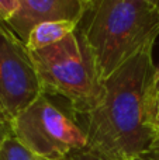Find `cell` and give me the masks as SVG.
Masks as SVG:
<instances>
[{"mask_svg": "<svg viewBox=\"0 0 159 160\" xmlns=\"http://www.w3.org/2000/svg\"><path fill=\"white\" fill-rule=\"evenodd\" d=\"M80 30L100 82L141 51L154 47L159 35V7L137 0H97Z\"/></svg>", "mask_w": 159, "mask_h": 160, "instance_id": "2", "label": "cell"}, {"mask_svg": "<svg viewBox=\"0 0 159 160\" xmlns=\"http://www.w3.org/2000/svg\"><path fill=\"white\" fill-rule=\"evenodd\" d=\"M149 124L155 132V138L159 136V98L149 100Z\"/></svg>", "mask_w": 159, "mask_h": 160, "instance_id": "10", "label": "cell"}, {"mask_svg": "<svg viewBox=\"0 0 159 160\" xmlns=\"http://www.w3.org/2000/svg\"><path fill=\"white\" fill-rule=\"evenodd\" d=\"M152 48L141 51L101 82L97 102L86 115V149L106 160L142 156L155 139L149 124Z\"/></svg>", "mask_w": 159, "mask_h": 160, "instance_id": "1", "label": "cell"}, {"mask_svg": "<svg viewBox=\"0 0 159 160\" xmlns=\"http://www.w3.org/2000/svg\"><path fill=\"white\" fill-rule=\"evenodd\" d=\"M42 94L30 49L0 21V122L10 124Z\"/></svg>", "mask_w": 159, "mask_h": 160, "instance_id": "5", "label": "cell"}, {"mask_svg": "<svg viewBox=\"0 0 159 160\" xmlns=\"http://www.w3.org/2000/svg\"><path fill=\"white\" fill-rule=\"evenodd\" d=\"M159 98V66L155 68L151 84H149V100Z\"/></svg>", "mask_w": 159, "mask_h": 160, "instance_id": "12", "label": "cell"}, {"mask_svg": "<svg viewBox=\"0 0 159 160\" xmlns=\"http://www.w3.org/2000/svg\"><path fill=\"white\" fill-rule=\"evenodd\" d=\"M79 27L78 22L58 20V21H44L37 24L30 31L25 45L30 51H38L61 42L69 34L76 31Z\"/></svg>", "mask_w": 159, "mask_h": 160, "instance_id": "7", "label": "cell"}, {"mask_svg": "<svg viewBox=\"0 0 159 160\" xmlns=\"http://www.w3.org/2000/svg\"><path fill=\"white\" fill-rule=\"evenodd\" d=\"M11 135V127L7 122H0V150L4 143V141Z\"/></svg>", "mask_w": 159, "mask_h": 160, "instance_id": "13", "label": "cell"}, {"mask_svg": "<svg viewBox=\"0 0 159 160\" xmlns=\"http://www.w3.org/2000/svg\"><path fill=\"white\" fill-rule=\"evenodd\" d=\"M145 156H148V158H151L154 160H159V152H148V153H145Z\"/></svg>", "mask_w": 159, "mask_h": 160, "instance_id": "16", "label": "cell"}, {"mask_svg": "<svg viewBox=\"0 0 159 160\" xmlns=\"http://www.w3.org/2000/svg\"><path fill=\"white\" fill-rule=\"evenodd\" d=\"M18 8V0H0V21L8 22Z\"/></svg>", "mask_w": 159, "mask_h": 160, "instance_id": "9", "label": "cell"}, {"mask_svg": "<svg viewBox=\"0 0 159 160\" xmlns=\"http://www.w3.org/2000/svg\"><path fill=\"white\" fill-rule=\"evenodd\" d=\"M132 160H154V159H151V158H148V156L142 155V156H138V158H135V159H132Z\"/></svg>", "mask_w": 159, "mask_h": 160, "instance_id": "18", "label": "cell"}, {"mask_svg": "<svg viewBox=\"0 0 159 160\" xmlns=\"http://www.w3.org/2000/svg\"><path fill=\"white\" fill-rule=\"evenodd\" d=\"M79 2H80L82 4L85 6V8H86L87 11H89L90 8H92L93 6L96 4V2H97V0H79Z\"/></svg>", "mask_w": 159, "mask_h": 160, "instance_id": "14", "label": "cell"}, {"mask_svg": "<svg viewBox=\"0 0 159 160\" xmlns=\"http://www.w3.org/2000/svg\"><path fill=\"white\" fill-rule=\"evenodd\" d=\"M137 2H145V3H149V4L159 7V0H137Z\"/></svg>", "mask_w": 159, "mask_h": 160, "instance_id": "17", "label": "cell"}, {"mask_svg": "<svg viewBox=\"0 0 159 160\" xmlns=\"http://www.w3.org/2000/svg\"><path fill=\"white\" fill-rule=\"evenodd\" d=\"M148 152H159V136L154 139V142H152V145H151V148H149Z\"/></svg>", "mask_w": 159, "mask_h": 160, "instance_id": "15", "label": "cell"}, {"mask_svg": "<svg viewBox=\"0 0 159 160\" xmlns=\"http://www.w3.org/2000/svg\"><path fill=\"white\" fill-rule=\"evenodd\" d=\"M44 94H58L75 112L87 115L101 93L93 59L78 30L52 47L30 51Z\"/></svg>", "mask_w": 159, "mask_h": 160, "instance_id": "3", "label": "cell"}, {"mask_svg": "<svg viewBox=\"0 0 159 160\" xmlns=\"http://www.w3.org/2000/svg\"><path fill=\"white\" fill-rule=\"evenodd\" d=\"M86 14L87 10L79 0H18L16 14L6 24L25 42L30 31L39 22L68 20L79 24Z\"/></svg>", "mask_w": 159, "mask_h": 160, "instance_id": "6", "label": "cell"}, {"mask_svg": "<svg viewBox=\"0 0 159 160\" xmlns=\"http://www.w3.org/2000/svg\"><path fill=\"white\" fill-rule=\"evenodd\" d=\"M13 136L41 160H66L87 148L86 132L42 94L10 122Z\"/></svg>", "mask_w": 159, "mask_h": 160, "instance_id": "4", "label": "cell"}, {"mask_svg": "<svg viewBox=\"0 0 159 160\" xmlns=\"http://www.w3.org/2000/svg\"><path fill=\"white\" fill-rule=\"evenodd\" d=\"M0 160H41L25 149L11 133L4 141L0 150Z\"/></svg>", "mask_w": 159, "mask_h": 160, "instance_id": "8", "label": "cell"}, {"mask_svg": "<svg viewBox=\"0 0 159 160\" xmlns=\"http://www.w3.org/2000/svg\"><path fill=\"white\" fill-rule=\"evenodd\" d=\"M66 160H106V159H103L101 156L90 152V150L85 149V150H80V152H76V153H73V155H70Z\"/></svg>", "mask_w": 159, "mask_h": 160, "instance_id": "11", "label": "cell"}]
</instances>
